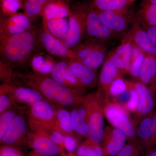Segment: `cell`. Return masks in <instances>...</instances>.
<instances>
[{
	"mask_svg": "<svg viewBox=\"0 0 156 156\" xmlns=\"http://www.w3.org/2000/svg\"><path fill=\"white\" fill-rule=\"evenodd\" d=\"M11 80L36 89L47 101L57 107L75 106L83 100L82 93L58 83L50 76L32 71H17L14 73Z\"/></svg>",
	"mask_w": 156,
	"mask_h": 156,
	"instance_id": "obj_1",
	"label": "cell"
},
{
	"mask_svg": "<svg viewBox=\"0 0 156 156\" xmlns=\"http://www.w3.org/2000/svg\"><path fill=\"white\" fill-rule=\"evenodd\" d=\"M38 45L34 29L5 37L0 38L1 59L14 68L27 64Z\"/></svg>",
	"mask_w": 156,
	"mask_h": 156,
	"instance_id": "obj_2",
	"label": "cell"
},
{
	"mask_svg": "<svg viewBox=\"0 0 156 156\" xmlns=\"http://www.w3.org/2000/svg\"><path fill=\"white\" fill-rule=\"evenodd\" d=\"M97 95L89 94L84 98L82 104L87 113L89 136L87 141L92 144L100 145L104 136V120L103 109Z\"/></svg>",
	"mask_w": 156,
	"mask_h": 156,
	"instance_id": "obj_3",
	"label": "cell"
},
{
	"mask_svg": "<svg viewBox=\"0 0 156 156\" xmlns=\"http://www.w3.org/2000/svg\"><path fill=\"white\" fill-rule=\"evenodd\" d=\"M107 45L95 39H88L71 49L78 60L97 70L105 60L108 48Z\"/></svg>",
	"mask_w": 156,
	"mask_h": 156,
	"instance_id": "obj_4",
	"label": "cell"
},
{
	"mask_svg": "<svg viewBox=\"0 0 156 156\" xmlns=\"http://www.w3.org/2000/svg\"><path fill=\"white\" fill-rule=\"evenodd\" d=\"M86 16V34L87 39H95L107 44L118 36L105 25L97 10L84 5Z\"/></svg>",
	"mask_w": 156,
	"mask_h": 156,
	"instance_id": "obj_5",
	"label": "cell"
},
{
	"mask_svg": "<svg viewBox=\"0 0 156 156\" xmlns=\"http://www.w3.org/2000/svg\"><path fill=\"white\" fill-rule=\"evenodd\" d=\"M37 37L38 45L51 56L62 59H77L72 49L63 41L53 36L43 26L37 31Z\"/></svg>",
	"mask_w": 156,
	"mask_h": 156,
	"instance_id": "obj_6",
	"label": "cell"
},
{
	"mask_svg": "<svg viewBox=\"0 0 156 156\" xmlns=\"http://www.w3.org/2000/svg\"><path fill=\"white\" fill-rule=\"evenodd\" d=\"M97 11L104 23L118 36L126 32L129 23L135 19V15L130 7L119 11Z\"/></svg>",
	"mask_w": 156,
	"mask_h": 156,
	"instance_id": "obj_7",
	"label": "cell"
},
{
	"mask_svg": "<svg viewBox=\"0 0 156 156\" xmlns=\"http://www.w3.org/2000/svg\"><path fill=\"white\" fill-rule=\"evenodd\" d=\"M68 33L64 40L65 44L72 48L80 43L86 34V16L84 5L79 6L75 11L70 12L68 16Z\"/></svg>",
	"mask_w": 156,
	"mask_h": 156,
	"instance_id": "obj_8",
	"label": "cell"
},
{
	"mask_svg": "<svg viewBox=\"0 0 156 156\" xmlns=\"http://www.w3.org/2000/svg\"><path fill=\"white\" fill-rule=\"evenodd\" d=\"M57 108L47 101H43L30 106L26 114L28 117L50 126L54 130L60 132L64 136H67L68 134L62 131L60 128L56 118Z\"/></svg>",
	"mask_w": 156,
	"mask_h": 156,
	"instance_id": "obj_9",
	"label": "cell"
},
{
	"mask_svg": "<svg viewBox=\"0 0 156 156\" xmlns=\"http://www.w3.org/2000/svg\"><path fill=\"white\" fill-rule=\"evenodd\" d=\"M32 21L24 13H16L7 17L1 16L0 38L11 36L34 29Z\"/></svg>",
	"mask_w": 156,
	"mask_h": 156,
	"instance_id": "obj_10",
	"label": "cell"
},
{
	"mask_svg": "<svg viewBox=\"0 0 156 156\" xmlns=\"http://www.w3.org/2000/svg\"><path fill=\"white\" fill-rule=\"evenodd\" d=\"M27 123L23 112L16 115L9 126L2 139L1 145H22L26 144L27 134Z\"/></svg>",
	"mask_w": 156,
	"mask_h": 156,
	"instance_id": "obj_11",
	"label": "cell"
},
{
	"mask_svg": "<svg viewBox=\"0 0 156 156\" xmlns=\"http://www.w3.org/2000/svg\"><path fill=\"white\" fill-rule=\"evenodd\" d=\"M26 144L33 151L47 156L60 155L64 151L54 143L48 134L41 131L28 132Z\"/></svg>",
	"mask_w": 156,
	"mask_h": 156,
	"instance_id": "obj_12",
	"label": "cell"
},
{
	"mask_svg": "<svg viewBox=\"0 0 156 156\" xmlns=\"http://www.w3.org/2000/svg\"><path fill=\"white\" fill-rule=\"evenodd\" d=\"M105 114L112 126L122 131L130 141H134L136 136L134 126L122 109L117 105H109L105 108Z\"/></svg>",
	"mask_w": 156,
	"mask_h": 156,
	"instance_id": "obj_13",
	"label": "cell"
},
{
	"mask_svg": "<svg viewBox=\"0 0 156 156\" xmlns=\"http://www.w3.org/2000/svg\"><path fill=\"white\" fill-rule=\"evenodd\" d=\"M132 51L133 43L125 37L121 44L108 53L105 59L108 60L123 72L130 73Z\"/></svg>",
	"mask_w": 156,
	"mask_h": 156,
	"instance_id": "obj_14",
	"label": "cell"
},
{
	"mask_svg": "<svg viewBox=\"0 0 156 156\" xmlns=\"http://www.w3.org/2000/svg\"><path fill=\"white\" fill-rule=\"evenodd\" d=\"M7 83L15 104L30 106L39 101H47L36 89L19 85L11 80Z\"/></svg>",
	"mask_w": 156,
	"mask_h": 156,
	"instance_id": "obj_15",
	"label": "cell"
},
{
	"mask_svg": "<svg viewBox=\"0 0 156 156\" xmlns=\"http://www.w3.org/2000/svg\"><path fill=\"white\" fill-rule=\"evenodd\" d=\"M127 136L118 128L113 127L105 130L102 148L105 156H116L126 145Z\"/></svg>",
	"mask_w": 156,
	"mask_h": 156,
	"instance_id": "obj_16",
	"label": "cell"
},
{
	"mask_svg": "<svg viewBox=\"0 0 156 156\" xmlns=\"http://www.w3.org/2000/svg\"><path fill=\"white\" fill-rule=\"evenodd\" d=\"M50 76L58 83L82 94L86 91V88L73 74L66 59H62L58 62Z\"/></svg>",
	"mask_w": 156,
	"mask_h": 156,
	"instance_id": "obj_17",
	"label": "cell"
},
{
	"mask_svg": "<svg viewBox=\"0 0 156 156\" xmlns=\"http://www.w3.org/2000/svg\"><path fill=\"white\" fill-rule=\"evenodd\" d=\"M73 74L86 88H92L98 83L96 70L83 64L77 59H66Z\"/></svg>",
	"mask_w": 156,
	"mask_h": 156,
	"instance_id": "obj_18",
	"label": "cell"
},
{
	"mask_svg": "<svg viewBox=\"0 0 156 156\" xmlns=\"http://www.w3.org/2000/svg\"><path fill=\"white\" fill-rule=\"evenodd\" d=\"M134 21L132 27L125 37L129 39L146 53L156 56V45L152 41L144 27H141L140 22L136 16Z\"/></svg>",
	"mask_w": 156,
	"mask_h": 156,
	"instance_id": "obj_19",
	"label": "cell"
},
{
	"mask_svg": "<svg viewBox=\"0 0 156 156\" xmlns=\"http://www.w3.org/2000/svg\"><path fill=\"white\" fill-rule=\"evenodd\" d=\"M57 62L53 56L47 53L36 52L31 56L27 64L32 72L50 76Z\"/></svg>",
	"mask_w": 156,
	"mask_h": 156,
	"instance_id": "obj_20",
	"label": "cell"
},
{
	"mask_svg": "<svg viewBox=\"0 0 156 156\" xmlns=\"http://www.w3.org/2000/svg\"><path fill=\"white\" fill-rule=\"evenodd\" d=\"M70 11L69 6L65 1L48 0L42 13L43 24L52 20L68 17Z\"/></svg>",
	"mask_w": 156,
	"mask_h": 156,
	"instance_id": "obj_21",
	"label": "cell"
},
{
	"mask_svg": "<svg viewBox=\"0 0 156 156\" xmlns=\"http://www.w3.org/2000/svg\"><path fill=\"white\" fill-rule=\"evenodd\" d=\"M122 77L121 71L108 59H105L101 66L98 80V87L101 93L109 94L110 87L112 83L118 78Z\"/></svg>",
	"mask_w": 156,
	"mask_h": 156,
	"instance_id": "obj_22",
	"label": "cell"
},
{
	"mask_svg": "<svg viewBox=\"0 0 156 156\" xmlns=\"http://www.w3.org/2000/svg\"><path fill=\"white\" fill-rule=\"evenodd\" d=\"M140 83L147 85L156 80V56L146 53L140 70L138 78Z\"/></svg>",
	"mask_w": 156,
	"mask_h": 156,
	"instance_id": "obj_23",
	"label": "cell"
},
{
	"mask_svg": "<svg viewBox=\"0 0 156 156\" xmlns=\"http://www.w3.org/2000/svg\"><path fill=\"white\" fill-rule=\"evenodd\" d=\"M28 124L30 131H41L47 134L50 139L61 149H65L64 136L50 126L28 117Z\"/></svg>",
	"mask_w": 156,
	"mask_h": 156,
	"instance_id": "obj_24",
	"label": "cell"
},
{
	"mask_svg": "<svg viewBox=\"0 0 156 156\" xmlns=\"http://www.w3.org/2000/svg\"><path fill=\"white\" fill-rule=\"evenodd\" d=\"M137 0H91L92 9L99 11H119L130 7Z\"/></svg>",
	"mask_w": 156,
	"mask_h": 156,
	"instance_id": "obj_25",
	"label": "cell"
},
{
	"mask_svg": "<svg viewBox=\"0 0 156 156\" xmlns=\"http://www.w3.org/2000/svg\"><path fill=\"white\" fill-rule=\"evenodd\" d=\"M133 85L140 95L138 112L141 115L148 114L153 110L154 107V99L150 90L146 85L140 82H136L133 83Z\"/></svg>",
	"mask_w": 156,
	"mask_h": 156,
	"instance_id": "obj_26",
	"label": "cell"
},
{
	"mask_svg": "<svg viewBox=\"0 0 156 156\" xmlns=\"http://www.w3.org/2000/svg\"><path fill=\"white\" fill-rule=\"evenodd\" d=\"M144 27L156 26V5L141 3L135 15Z\"/></svg>",
	"mask_w": 156,
	"mask_h": 156,
	"instance_id": "obj_27",
	"label": "cell"
},
{
	"mask_svg": "<svg viewBox=\"0 0 156 156\" xmlns=\"http://www.w3.org/2000/svg\"><path fill=\"white\" fill-rule=\"evenodd\" d=\"M46 29L53 36L64 42L68 33L69 21L65 18H57L48 21L43 24Z\"/></svg>",
	"mask_w": 156,
	"mask_h": 156,
	"instance_id": "obj_28",
	"label": "cell"
},
{
	"mask_svg": "<svg viewBox=\"0 0 156 156\" xmlns=\"http://www.w3.org/2000/svg\"><path fill=\"white\" fill-rule=\"evenodd\" d=\"M137 134L144 147L149 148L152 147L156 141L154 139L152 117L143 119L140 124Z\"/></svg>",
	"mask_w": 156,
	"mask_h": 156,
	"instance_id": "obj_29",
	"label": "cell"
},
{
	"mask_svg": "<svg viewBox=\"0 0 156 156\" xmlns=\"http://www.w3.org/2000/svg\"><path fill=\"white\" fill-rule=\"evenodd\" d=\"M24 13L32 21L41 17L44 7L48 0H22Z\"/></svg>",
	"mask_w": 156,
	"mask_h": 156,
	"instance_id": "obj_30",
	"label": "cell"
},
{
	"mask_svg": "<svg viewBox=\"0 0 156 156\" xmlns=\"http://www.w3.org/2000/svg\"><path fill=\"white\" fill-rule=\"evenodd\" d=\"M73 129L77 136L88 138L89 127L87 121L78 112L77 109L73 108L70 111Z\"/></svg>",
	"mask_w": 156,
	"mask_h": 156,
	"instance_id": "obj_31",
	"label": "cell"
},
{
	"mask_svg": "<svg viewBox=\"0 0 156 156\" xmlns=\"http://www.w3.org/2000/svg\"><path fill=\"white\" fill-rule=\"evenodd\" d=\"M20 108L19 105H15L0 114V140L4 137L16 115L23 112Z\"/></svg>",
	"mask_w": 156,
	"mask_h": 156,
	"instance_id": "obj_32",
	"label": "cell"
},
{
	"mask_svg": "<svg viewBox=\"0 0 156 156\" xmlns=\"http://www.w3.org/2000/svg\"><path fill=\"white\" fill-rule=\"evenodd\" d=\"M56 116L59 126L62 131L69 135L77 139L78 136L73 129L69 111L63 108L57 107L56 110Z\"/></svg>",
	"mask_w": 156,
	"mask_h": 156,
	"instance_id": "obj_33",
	"label": "cell"
},
{
	"mask_svg": "<svg viewBox=\"0 0 156 156\" xmlns=\"http://www.w3.org/2000/svg\"><path fill=\"white\" fill-rule=\"evenodd\" d=\"M76 156H102L104 155L102 147L92 144L86 140L79 146L76 151Z\"/></svg>",
	"mask_w": 156,
	"mask_h": 156,
	"instance_id": "obj_34",
	"label": "cell"
},
{
	"mask_svg": "<svg viewBox=\"0 0 156 156\" xmlns=\"http://www.w3.org/2000/svg\"><path fill=\"white\" fill-rule=\"evenodd\" d=\"M16 105L8 84H1L0 86V114Z\"/></svg>",
	"mask_w": 156,
	"mask_h": 156,
	"instance_id": "obj_35",
	"label": "cell"
},
{
	"mask_svg": "<svg viewBox=\"0 0 156 156\" xmlns=\"http://www.w3.org/2000/svg\"><path fill=\"white\" fill-rule=\"evenodd\" d=\"M1 12L3 17L11 16L23 9L22 0H0Z\"/></svg>",
	"mask_w": 156,
	"mask_h": 156,
	"instance_id": "obj_36",
	"label": "cell"
},
{
	"mask_svg": "<svg viewBox=\"0 0 156 156\" xmlns=\"http://www.w3.org/2000/svg\"><path fill=\"white\" fill-rule=\"evenodd\" d=\"M129 86V83L126 82L122 77L118 78L114 81L110 87L109 95L117 97L128 89Z\"/></svg>",
	"mask_w": 156,
	"mask_h": 156,
	"instance_id": "obj_37",
	"label": "cell"
},
{
	"mask_svg": "<svg viewBox=\"0 0 156 156\" xmlns=\"http://www.w3.org/2000/svg\"><path fill=\"white\" fill-rule=\"evenodd\" d=\"M14 68L11 65L0 59V79L2 84L9 83L12 80Z\"/></svg>",
	"mask_w": 156,
	"mask_h": 156,
	"instance_id": "obj_38",
	"label": "cell"
},
{
	"mask_svg": "<svg viewBox=\"0 0 156 156\" xmlns=\"http://www.w3.org/2000/svg\"><path fill=\"white\" fill-rule=\"evenodd\" d=\"M131 97L130 101L126 104V108L128 111L135 112L138 110L140 103V95L138 91L133 86V84L131 83Z\"/></svg>",
	"mask_w": 156,
	"mask_h": 156,
	"instance_id": "obj_39",
	"label": "cell"
},
{
	"mask_svg": "<svg viewBox=\"0 0 156 156\" xmlns=\"http://www.w3.org/2000/svg\"><path fill=\"white\" fill-rule=\"evenodd\" d=\"M145 53H143L139 56L132 58L131 66L130 73L134 77L138 79L139 76L140 70L145 56Z\"/></svg>",
	"mask_w": 156,
	"mask_h": 156,
	"instance_id": "obj_40",
	"label": "cell"
},
{
	"mask_svg": "<svg viewBox=\"0 0 156 156\" xmlns=\"http://www.w3.org/2000/svg\"><path fill=\"white\" fill-rule=\"evenodd\" d=\"M116 156H140L139 148L132 143L126 144Z\"/></svg>",
	"mask_w": 156,
	"mask_h": 156,
	"instance_id": "obj_41",
	"label": "cell"
},
{
	"mask_svg": "<svg viewBox=\"0 0 156 156\" xmlns=\"http://www.w3.org/2000/svg\"><path fill=\"white\" fill-rule=\"evenodd\" d=\"M0 156H23V154L14 146L2 145L0 147Z\"/></svg>",
	"mask_w": 156,
	"mask_h": 156,
	"instance_id": "obj_42",
	"label": "cell"
},
{
	"mask_svg": "<svg viewBox=\"0 0 156 156\" xmlns=\"http://www.w3.org/2000/svg\"><path fill=\"white\" fill-rule=\"evenodd\" d=\"M77 139L70 135L64 136L65 149L69 152L73 154L78 147Z\"/></svg>",
	"mask_w": 156,
	"mask_h": 156,
	"instance_id": "obj_43",
	"label": "cell"
},
{
	"mask_svg": "<svg viewBox=\"0 0 156 156\" xmlns=\"http://www.w3.org/2000/svg\"><path fill=\"white\" fill-rule=\"evenodd\" d=\"M130 87L129 89L118 95L116 97V101L120 104H126L131 99V83H130Z\"/></svg>",
	"mask_w": 156,
	"mask_h": 156,
	"instance_id": "obj_44",
	"label": "cell"
},
{
	"mask_svg": "<svg viewBox=\"0 0 156 156\" xmlns=\"http://www.w3.org/2000/svg\"><path fill=\"white\" fill-rule=\"evenodd\" d=\"M153 43L156 45V26L144 27Z\"/></svg>",
	"mask_w": 156,
	"mask_h": 156,
	"instance_id": "obj_45",
	"label": "cell"
},
{
	"mask_svg": "<svg viewBox=\"0 0 156 156\" xmlns=\"http://www.w3.org/2000/svg\"><path fill=\"white\" fill-rule=\"evenodd\" d=\"M152 121L153 133L154 139L155 140V141H156V114L152 117Z\"/></svg>",
	"mask_w": 156,
	"mask_h": 156,
	"instance_id": "obj_46",
	"label": "cell"
},
{
	"mask_svg": "<svg viewBox=\"0 0 156 156\" xmlns=\"http://www.w3.org/2000/svg\"><path fill=\"white\" fill-rule=\"evenodd\" d=\"M28 156H47L38 153L37 152L35 151H33L30 152V153L29 154Z\"/></svg>",
	"mask_w": 156,
	"mask_h": 156,
	"instance_id": "obj_47",
	"label": "cell"
},
{
	"mask_svg": "<svg viewBox=\"0 0 156 156\" xmlns=\"http://www.w3.org/2000/svg\"><path fill=\"white\" fill-rule=\"evenodd\" d=\"M141 3H149L156 5V0H142Z\"/></svg>",
	"mask_w": 156,
	"mask_h": 156,
	"instance_id": "obj_48",
	"label": "cell"
},
{
	"mask_svg": "<svg viewBox=\"0 0 156 156\" xmlns=\"http://www.w3.org/2000/svg\"><path fill=\"white\" fill-rule=\"evenodd\" d=\"M147 156H156V151L152 152L151 153L148 154Z\"/></svg>",
	"mask_w": 156,
	"mask_h": 156,
	"instance_id": "obj_49",
	"label": "cell"
},
{
	"mask_svg": "<svg viewBox=\"0 0 156 156\" xmlns=\"http://www.w3.org/2000/svg\"><path fill=\"white\" fill-rule=\"evenodd\" d=\"M60 156H73L72 155H71L69 154H66L65 153V152L64 151H62V153L61 154H60Z\"/></svg>",
	"mask_w": 156,
	"mask_h": 156,
	"instance_id": "obj_50",
	"label": "cell"
},
{
	"mask_svg": "<svg viewBox=\"0 0 156 156\" xmlns=\"http://www.w3.org/2000/svg\"><path fill=\"white\" fill-rule=\"evenodd\" d=\"M63 1H71V0H62Z\"/></svg>",
	"mask_w": 156,
	"mask_h": 156,
	"instance_id": "obj_51",
	"label": "cell"
},
{
	"mask_svg": "<svg viewBox=\"0 0 156 156\" xmlns=\"http://www.w3.org/2000/svg\"></svg>",
	"mask_w": 156,
	"mask_h": 156,
	"instance_id": "obj_52",
	"label": "cell"
},
{
	"mask_svg": "<svg viewBox=\"0 0 156 156\" xmlns=\"http://www.w3.org/2000/svg\"></svg>",
	"mask_w": 156,
	"mask_h": 156,
	"instance_id": "obj_53",
	"label": "cell"
}]
</instances>
